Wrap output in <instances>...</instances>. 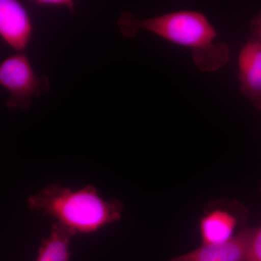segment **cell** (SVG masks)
Instances as JSON below:
<instances>
[{
  "label": "cell",
  "mask_w": 261,
  "mask_h": 261,
  "mask_svg": "<svg viewBox=\"0 0 261 261\" xmlns=\"http://www.w3.org/2000/svg\"><path fill=\"white\" fill-rule=\"evenodd\" d=\"M29 208L51 216L74 236L93 233L121 219L124 206L117 199H103L97 189L87 185L71 190L49 185L29 197Z\"/></svg>",
  "instance_id": "obj_2"
},
{
  "label": "cell",
  "mask_w": 261,
  "mask_h": 261,
  "mask_svg": "<svg viewBox=\"0 0 261 261\" xmlns=\"http://www.w3.org/2000/svg\"><path fill=\"white\" fill-rule=\"evenodd\" d=\"M117 24L124 37H135L144 30L187 48L191 51L194 63L202 72L216 71L230 60L229 47L218 40L214 25L197 11L180 10L145 19L123 11Z\"/></svg>",
  "instance_id": "obj_1"
},
{
  "label": "cell",
  "mask_w": 261,
  "mask_h": 261,
  "mask_svg": "<svg viewBox=\"0 0 261 261\" xmlns=\"http://www.w3.org/2000/svg\"><path fill=\"white\" fill-rule=\"evenodd\" d=\"M211 206L200 220V231L203 245L224 243L233 237L238 225V206Z\"/></svg>",
  "instance_id": "obj_7"
},
{
  "label": "cell",
  "mask_w": 261,
  "mask_h": 261,
  "mask_svg": "<svg viewBox=\"0 0 261 261\" xmlns=\"http://www.w3.org/2000/svg\"><path fill=\"white\" fill-rule=\"evenodd\" d=\"M73 237L68 230L55 222L49 235L42 240L36 261H70Z\"/></svg>",
  "instance_id": "obj_8"
},
{
  "label": "cell",
  "mask_w": 261,
  "mask_h": 261,
  "mask_svg": "<svg viewBox=\"0 0 261 261\" xmlns=\"http://www.w3.org/2000/svg\"><path fill=\"white\" fill-rule=\"evenodd\" d=\"M34 25L23 3L0 0V39L16 51H25L32 40Z\"/></svg>",
  "instance_id": "obj_4"
},
{
  "label": "cell",
  "mask_w": 261,
  "mask_h": 261,
  "mask_svg": "<svg viewBox=\"0 0 261 261\" xmlns=\"http://www.w3.org/2000/svg\"><path fill=\"white\" fill-rule=\"evenodd\" d=\"M34 4L42 8H65L70 12H74L75 3L72 0H36Z\"/></svg>",
  "instance_id": "obj_9"
},
{
  "label": "cell",
  "mask_w": 261,
  "mask_h": 261,
  "mask_svg": "<svg viewBox=\"0 0 261 261\" xmlns=\"http://www.w3.org/2000/svg\"><path fill=\"white\" fill-rule=\"evenodd\" d=\"M255 22H256L257 25V32H258L259 37L261 41V11L258 15L253 19Z\"/></svg>",
  "instance_id": "obj_11"
},
{
  "label": "cell",
  "mask_w": 261,
  "mask_h": 261,
  "mask_svg": "<svg viewBox=\"0 0 261 261\" xmlns=\"http://www.w3.org/2000/svg\"><path fill=\"white\" fill-rule=\"evenodd\" d=\"M0 86L8 92L6 107L27 111L34 98L47 94L50 83L38 75L25 51L7 57L0 63Z\"/></svg>",
  "instance_id": "obj_3"
},
{
  "label": "cell",
  "mask_w": 261,
  "mask_h": 261,
  "mask_svg": "<svg viewBox=\"0 0 261 261\" xmlns=\"http://www.w3.org/2000/svg\"><path fill=\"white\" fill-rule=\"evenodd\" d=\"M257 228H247L224 243L202 245L169 261H245Z\"/></svg>",
  "instance_id": "obj_6"
},
{
  "label": "cell",
  "mask_w": 261,
  "mask_h": 261,
  "mask_svg": "<svg viewBox=\"0 0 261 261\" xmlns=\"http://www.w3.org/2000/svg\"><path fill=\"white\" fill-rule=\"evenodd\" d=\"M245 261H261V226L257 228L250 251Z\"/></svg>",
  "instance_id": "obj_10"
},
{
  "label": "cell",
  "mask_w": 261,
  "mask_h": 261,
  "mask_svg": "<svg viewBox=\"0 0 261 261\" xmlns=\"http://www.w3.org/2000/svg\"><path fill=\"white\" fill-rule=\"evenodd\" d=\"M251 27V39L244 44L239 54V81L244 97L261 111V41L254 20Z\"/></svg>",
  "instance_id": "obj_5"
}]
</instances>
